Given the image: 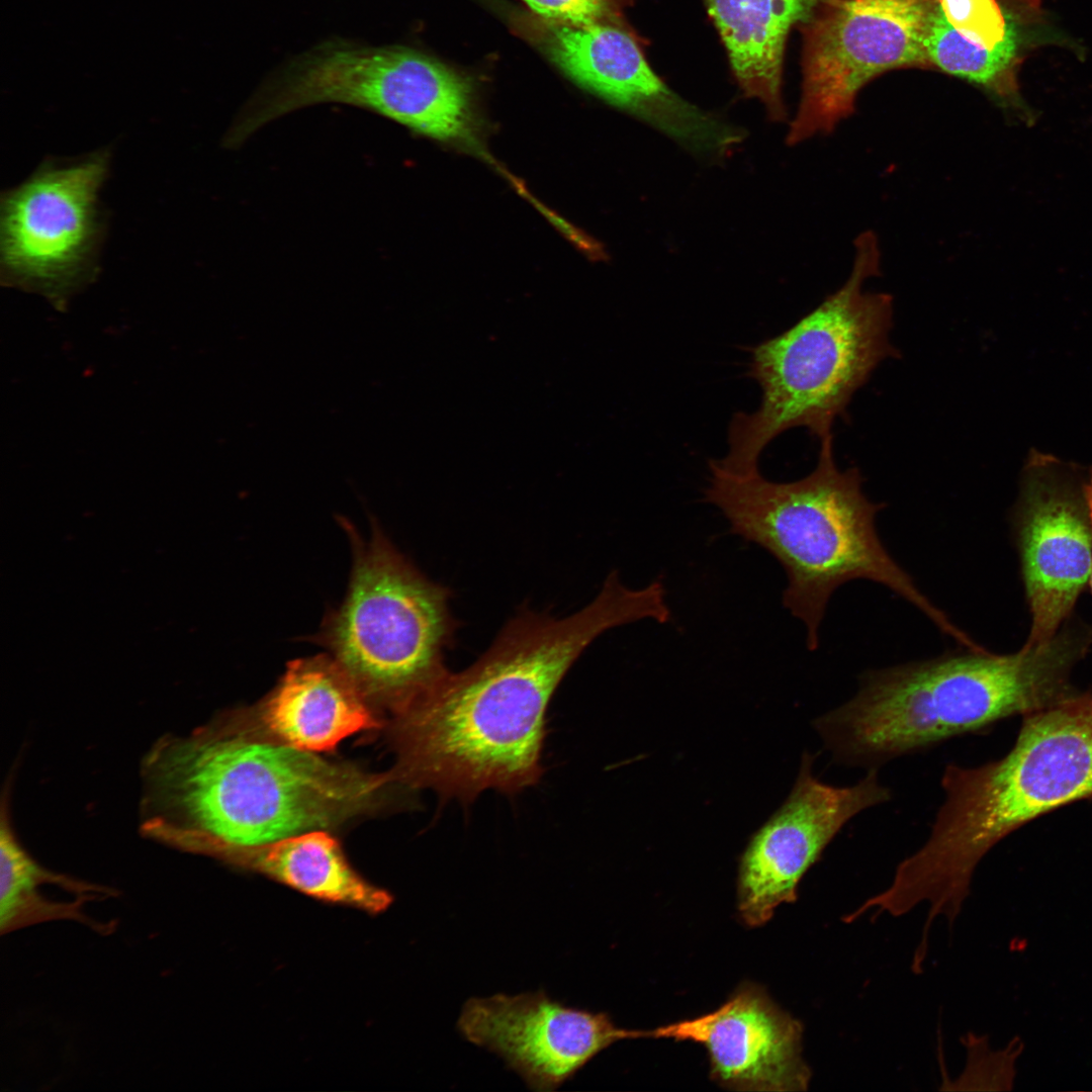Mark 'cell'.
Returning <instances> with one entry per match:
<instances>
[{
  "mask_svg": "<svg viewBox=\"0 0 1092 1092\" xmlns=\"http://www.w3.org/2000/svg\"><path fill=\"white\" fill-rule=\"evenodd\" d=\"M645 615L642 594L615 573L567 617L523 609L474 663L448 671L395 712L394 777L461 801L534 785L542 775L546 710L560 681L600 635Z\"/></svg>",
  "mask_w": 1092,
  "mask_h": 1092,
  "instance_id": "cell-1",
  "label": "cell"
},
{
  "mask_svg": "<svg viewBox=\"0 0 1092 1092\" xmlns=\"http://www.w3.org/2000/svg\"><path fill=\"white\" fill-rule=\"evenodd\" d=\"M141 780V832L211 857L339 825L371 809L388 782L259 738L236 716L160 737Z\"/></svg>",
  "mask_w": 1092,
  "mask_h": 1092,
  "instance_id": "cell-2",
  "label": "cell"
},
{
  "mask_svg": "<svg viewBox=\"0 0 1092 1092\" xmlns=\"http://www.w3.org/2000/svg\"><path fill=\"white\" fill-rule=\"evenodd\" d=\"M1090 639V632L1067 626L1010 654L964 648L867 670L857 693L813 726L834 760L877 769L902 755L1074 697L1078 693L1070 674Z\"/></svg>",
  "mask_w": 1092,
  "mask_h": 1092,
  "instance_id": "cell-3",
  "label": "cell"
},
{
  "mask_svg": "<svg viewBox=\"0 0 1092 1092\" xmlns=\"http://www.w3.org/2000/svg\"><path fill=\"white\" fill-rule=\"evenodd\" d=\"M705 500L718 508L730 533L757 544L784 568L783 605L806 627L809 650L819 647V628L833 593L854 579L880 583L921 611L961 646L976 642L917 587L879 538L876 516L886 507L862 491L858 468L840 470L833 435L820 440L811 473L774 482L759 470L738 475L709 461Z\"/></svg>",
  "mask_w": 1092,
  "mask_h": 1092,
  "instance_id": "cell-4",
  "label": "cell"
},
{
  "mask_svg": "<svg viewBox=\"0 0 1092 1092\" xmlns=\"http://www.w3.org/2000/svg\"><path fill=\"white\" fill-rule=\"evenodd\" d=\"M941 788L929 837L893 882L907 903H927L929 916L954 921L993 846L1040 815L1092 798V695L1025 715L1006 755L976 767L950 763Z\"/></svg>",
  "mask_w": 1092,
  "mask_h": 1092,
  "instance_id": "cell-5",
  "label": "cell"
},
{
  "mask_svg": "<svg viewBox=\"0 0 1092 1092\" xmlns=\"http://www.w3.org/2000/svg\"><path fill=\"white\" fill-rule=\"evenodd\" d=\"M878 237L868 231L854 241L846 281L780 335L750 349L748 375L761 389L753 413H736L729 425L728 452L713 460L738 475L758 470L764 448L798 427L823 439L853 394L877 366L899 357L890 341L893 297L863 289L881 274Z\"/></svg>",
  "mask_w": 1092,
  "mask_h": 1092,
  "instance_id": "cell-6",
  "label": "cell"
},
{
  "mask_svg": "<svg viewBox=\"0 0 1092 1092\" xmlns=\"http://www.w3.org/2000/svg\"><path fill=\"white\" fill-rule=\"evenodd\" d=\"M449 598L382 535L357 547L347 598L326 638L367 699L397 712L449 671L444 652L456 629Z\"/></svg>",
  "mask_w": 1092,
  "mask_h": 1092,
  "instance_id": "cell-7",
  "label": "cell"
},
{
  "mask_svg": "<svg viewBox=\"0 0 1092 1092\" xmlns=\"http://www.w3.org/2000/svg\"><path fill=\"white\" fill-rule=\"evenodd\" d=\"M471 92L462 75L411 48L338 39L291 61L250 100L246 116L260 129L303 107L340 103L434 140L476 146Z\"/></svg>",
  "mask_w": 1092,
  "mask_h": 1092,
  "instance_id": "cell-8",
  "label": "cell"
},
{
  "mask_svg": "<svg viewBox=\"0 0 1092 1092\" xmlns=\"http://www.w3.org/2000/svg\"><path fill=\"white\" fill-rule=\"evenodd\" d=\"M934 0H821L803 34L802 86L787 144L832 133L873 78L931 67L925 35Z\"/></svg>",
  "mask_w": 1092,
  "mask_h": 1092,
  "instance_id": "cell-9",
  "label": "cell"
},
{
  "mask_svg": "<svg viewBox=\"0 0 1092 1092\" xmlns=\"http://www.w3.org/2000/svg\"><path fill=\"white\" fill-rule=\"evenodd\" d=\"M109 153L48 160L1 197L0 259L10 284L62 298L96 267L102 238L99 190Z\"/></svg>",
  "mask_w": 1092,
  "mask_h": 1092,
  "instance_id": "cell-10",
  "label": "cell"
},
{
  "mask_svg": "<svg viewBox=\"0 0 1092 1092\" xmlns=\"http://www.w3.org/2000/svg\"><path fill=\"white\" fill-rule=\"evenodd\" d=\"M1091 472V471H1090ZM1090 472L1031 452L1015 513L1017 546L1031 614L1027 644L1053 637L1071 614L1092 572Z\"/></svg>",
  "mask_w": 1092,
  "mask_h": 1092,
  "instance_id": "cell-11",
  "label": "cell"
},
{
  "mask_svg": "<svg viewBox=\"0 0 1092 1092\" xmlns=\"http://www.w3.org/2000/svg\"><path fill=\"white\" fill-rule=\"evenodd\" d=\"M548 32L552 60L573 81L689 151L722 158L743 141L742 129L667 86L647 60L646 39L625 19L551 23Z\"/></svg>",
  "mask_w": 1092,
  "mask_h": 1092,
  "instance_id": "cell-12",
  "label": "cell"
},
{
  "mask_svg": "<svg viewBox=\"0 0 1092 1092\" xmlns=\"http://www.w3.org/2000/svg\"><path fill=\"white\" fill-rule=\"evenodd\" d=\"M805 752L783 805L751 836L738 870V912L748 926L767 922L783 903L797 900L805 874L840 829L858 813L888 802L891 791L870 769L856 784L836 787L812 772Z\"/></svg>",
  "mask_w": 1092,
  "mask_h": 1092,
  "instance_id": "cell-13",
  "label": "cell"
},
{
  "mask_svg": "<svg viewBox=\"0 0 1092 1092\" xmlns=\"http://www.w3.org/2000/svg\"><path fill=\"white\" fill-rule=\"evenodd\" d=\"M457 1028L539 1092L556 1090L616 1041L643 1037V1030L620 1028L605 1012L566 1006L542 990L472 997L462 1007Z\"/></svg>",
  "mask_w": 1092,
  "mask_h": 1092,
  "instance_id": "cell-14",
  "label": "cell"
},
{
  "mask_svg": "<svg viewBox=\"0 0 1092 1092\" xmlns=\"http://www.w3.org/2000/svg\"><path fill=\"white\" fill-rule=\"evenodd\" d=\"M644 1037L703 1044L712 1079L731 1090L806 1091L812 1077L802 1056L801 1021L752 983L717 1009L644 1031Z\"/></svg>",
  "mask_w": 1092,
  "mask_h": 1092,
  "instance_id": "cell-15",
  "label": "cell"
},
{
  "mask_svg": "<svg viewBox=\"0 0 1092 1092\" xmlns=\"http://www.w3.org/2000/svg\"><path fill=\"white\" fill-rule=\"evenodd\" d=\"M367 698L344 668L316 656L291 662L261 708V722L291 746L330 751L344 738L375 728Z\"/></svg>",
  "mask_w": 1092,
  "mask_h": 1092,
  "instance_id": "cell-16",
  "label": "cell"
},
{
  "mask_svg": "<svg viewBox=\"0 0 1092 1092\" xmlns=\"http://www.w3.org/2000/svg\"><path fill=\"white\" fill-rule=\"evenodd\" d=\"M821 0H704L746 98L758 100L768 118L787 119L784 60L793 27L809 19Z\"/></svg>",
  "mask_w": 1092,
  "mask_h": 1092,
  "instance_id": "cell-17",
  "label": "cell"
},
{
  "mask_svg": "<svg viewBox=\"0 0 1092 1092\" xmlns=\"http://www.w3.org/2000/svg\"><path fill=\"white\" fill-rule=\"evenodd\" d=\"M216 858L264 874L314 899L369 914L384 912L393 900L387 891L363 879L348 862L339 842L323 829L231 846Z\"/></svg>",
  "mask_w": 1092,
  "mask_h": 1092,
  "instance_id": "cell-18",
  "label": "cell"
},
{
  "mask_svg": "<svg viewBox=\"0 0 1092 1092\" xmlns=\"http://www.w3.org/2000/svg\"><path fill=\"white\" fill-rule=\"evenodd\" d=\"M1015 19L1005 39L994 49L976 44L961 35L946 20L934 0L927 24L925 50L931 67L985 89L1011 106H1018L1016 72L1021 56Z\"/></svg>",
  "mask_w": 1092,
  "mask_h": 1092,
  "instance_id": "cell-19",
  "label": "cell"
},
{
  "mask_svg": "<svg viewBox=\"0 0 1092 1092\" xmlns=\"http://www.w3.org/2000/svg\"><path fill=\"white\" fill-rule=\"evenodd\" d=\"M7 797L4 792L0 823L2 932L53 918H77L80 905L55 903L41 895L43 885L64 876L44 870L21 846L11 826Z\"/></svg>",
  "mask_w": 1092,
  "mask_h": 1092,
  "instance_id": "cell-20",
  "label": "cell"
},
{
  "mask_svg": "<svg viewBox=\"0 0 1092 1092\" xmlns=\"http://www.w3.org/2000/svg\"><path fill=\"white\" fill-rule=\"evenodd\" d=\"M948 23L965 38L994 49L1007 36L1013 23L997 0H937Z\"/></svg>",
  "mask_w": 1092,
  "mask_h": 1092,
  "instance_id": "cell-21",
  "label": "cell"
},
{
  "mask_svg": "<svg viewBox=\"0 0 1092 1092\" xmlns=\"http://www.w3.org/2000/svg\"><path fill=\"white\" fill-rule=\"evenodd\" d=\"M551 23L583 25L623 19V10L636 0H522Z\"/></svg>",
  "mask_w": 1092,
  "mask_h": 1092,
  "instance_id": "cell-22",
  "label": "cell"
},
{
  "mask_svg": "<svg viewBox=\"0 0 1092 1092\" xmlns=\"http://www.w3.org/2000/svg\"><path fill=\"white\" fill-rule=\"evenodd\" d=\"M1086 494H1087V498H1088V503H1089V507H1090V512H1091V517H1092V471H1091V474H1090L1089 479H1088L1087 484H1086ZM1089 584H1090L1091 589H1092V572H1091Z\"/></svg>",
  "mask_w": 1092,
  "mask_h": 1092,
  "instance_id": "cell-23",
  "label": "cell"
},
{
  "mask_svg": "<svg viewBox=\"0 0 1092 1092\" xmlns=\"http://www.w3.org/2000/svg\"><path fill=\"white\" fill-rule=\"evenodd\" d=\"M656 580L660 581V582L662 583V585L664 586V584H663V582H662L661 580H659V579H656ZM664 588H665V587H664ZM665 592H666V590H665ZM669 613H670V611H669ZM669 613H668V616H667L666 620H665L664 622L660 623V624L666 623V621H668V620H669V618H670V614H669Z\"/></svg>",
  "mask_w": 1092,
  "mask_h": 1092,
  "instance_id": "cell-24",
  "label": "cell"
}]
</instances>
